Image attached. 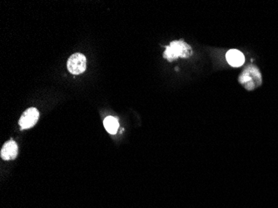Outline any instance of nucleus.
<instances>
[{
    "instance_id": "6",
    "label": "nucleus",
    "mask_w": 278,
    "mask_h": 208,
    "mask_svg": "<svg viewBox=\"0 0 278 208\" xmlns=\"http://www.w3.org/2000/svg\"><path fill=\"white\" fill-rule=\"evenodd\" d=\"M226 61L231 66H243L245 63V56L243 52L237 50H229L226 54Z\"/></svg>"
},
{
    "instance_id": "2",
    "label": "nucleus",
    "mask_w": 278,
    "mask_h": 208,
    "mask_svg": "<svg viewBox=\"0 0 278 208\" xmlns=\"http://www.w3.org/2000/svg\"><path fill=\"white\" fill-rule=\"evenodd\" d=\"M238 81L246 90H254L256 87L261 86V72L257 67L250 65L242 72Z\"/></svg>"
},
{
    "instance_id": "5",
    "label": "nucleus",
    "mask_w": 278,
    "mask_h": 208,
    "mask_svg": "<svg viewBox=\"0 0 278 208\" xmlns=\"http://www.w3.org/2000/svg\"><path fill=\"white\" fill-rule=\"evenodd\" d=\"M17 151H18V148H17V143L14 140H10L3 144L0 155H1V157L6 161L14 160L17 156Z\"/></svg>"
},
{
    "instance_id": "4",
    "label": "nucleus",
    "mask_w": 278,
    "mask_h": 208,
    "mask_svg": "<svg viewBox=\"0 0 278 208\" xmlns=\"http://www.w3.org/2000/svg\"><path fill=\"white\" fill-rule=\"evenodd\" d=\"M38 119H39V113L38 110L35 107H30L22 114L18 123L22 129H28L35 126Z\"/></svg>"
},
{
    "instance_id": "7",
    "label": "nucleus",
    "mask_w": 278,
    "mask_h": 208,
    "mask_svg": "<svg viewBox=\"0 0 278 208\" xmlns=\"http://www.w3.org/2000/svg\"><path fill=\"white\" fill-rule=\"evenodd\" d=\"M104 125L105 129L107 130V133H110V134H116L119 127L118 119L114 117H112V116H108L104 119Z\"/></svg>"
},
{
    "instance_id": "3",
    "label": "nucleus",
    "mask_w": 278,
    "mask_h": 208,
    "mask_svg": "<svg viewBox=\"0 0 278 208\" xmlns=\"http://www.w3.org/2000/svg\"><path fill=\"white\" fill-rule=\"evenodd\" d=\"M68 69L72 74H81L87 68V59L84 54L77 52L71 55L67 63Z\"/></svg>"
},
{
    "instance_id": "1",
    "label": "nucleus",
    "mask_w": 278,
    "mask_h": 208,
    "mask_svg": "<svg viewBox=\"0 0 278 208\" xmlns=\"http://www.w3.org/2000/svg\"><path fill=\"white\" fill-rule=\"evenodd\" d=\"M191 53V48L186 42L183 40L173 41L169 46L166 47L163 58L171 62L178 58H189Z\"/></svg>"
}]
</instances>
